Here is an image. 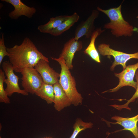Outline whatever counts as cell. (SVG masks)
I'll return each instance as SVG.
<instances>
[{
    "instance_id": "cell-1",
    "label": "cell",
    "mask_w": 138,
    "mask_h": 138,
    "mask_svg": "<svg viewBox=\"0 0 138 138\" xmlns=\"http://www.w3.org/2000/svg\"><path fill=\"white\" fill-rule=\"evenodd\" d=\"M10 62L14 71L20 73L26 67H34L41 59L49 62L48 58L39 51L29 38L26 37L19 45L7 48Z\"/></svg>"
},
{
    "instance_id": "cell-2",
    "label": "cell",
    "mask_w": 138,
    "mask_h": 138,
    "mask_svg": "<svg viewBox=\"0 0 138 138\" xmlns=\"http://www.w3.org/2000/svg\"><path fill=\"white\" fill-rule=\"evenodd\" d=\"M117 7L103 9L98 6L97 9L105 14L109 18L110 21L104 24L103 28L111 30L112 34L116 37L123 36L130 37L133 32L137 30L124 19L121 12L123 2Z\"/></svg>"
},
{
    "instance_id": "cell-3",
    "label": "cell",
    "mask_w": 138,
    "mask_h": 138,
    "mask_svg": "<svg viewBox=\"0 0 138 138\" xmlns=\"http://www.w3.org/2000/svg\"><path fill=\"white\" fill-rule=\"evenodd\" d=\"M60 65L61 71L58 83L61 85L72 104L77 106L82 104L83 98L76 87L75 78L73 76L62 57L56 58L51 57Z\"/></svg>"
},
{
    "instance_id": "cell-4",
    "label": "cell",
    "mask_w": 138,
    "mask_h": 138,
    "mask_svg": "<svg viewBox=\"0 0 138 138\" xmlns=\"http://www.w3.org/2000/svg\"><path fill=\"white\" fill-rule=\"evenodd\" d=\"M98 49L100 54L103 56H112L114 57V61L110 68L112 71L118 65H121L124 70L126 67V63L129 60L132 59H138V52L129 54L117 51L110 48L109 44L101 43L98 45Z\"/></svg>"
},
{
    "instance_id": "cell-5",
    "label": "cell",
    "mask_w": 138,
    "mask_h": 138,
    "mask_svg": "<svg viewBox=\"0 0 138 138\" xmlns=\"http://www.w3.org/2000/svg\"><path fill=\"white\" fill-rule=\"evenodd\" d=\"M21 84L24 90L27 93L35 94L43 83L41 76L34 68L26 67L21 70Z\"/></svg>"
},
{
    "instance_id": "cell-6",
    "label": "cell",
    "mask_w": 138,
    "mask_h": 138,
    "mask_svg": "<svg viewBox=\"0 0 138 138\" xmlns=\"http://www.w3.org/2000/svg\"><path fill=\"white\" fill-rule=\"evenodd\" d=\"M2 67L7 77V78L5 79L4 82L6 84L5 90L8 96H11L15 93L25 96L28 95V93L24 89H20L18 83L19 77L14 74L12 65L10 62H4L2 63Z\"/></svg>"
},
{
    "instance_id": "cell-7",
    "label": "cell",
    "mask_w": 138,
    "mask_h": 138,
    "mask_svg": "<svg viewBox=\"0 0 138 138\" xmlns=\"http://www.w3.org/2000/svg\"><path fill=\"white\" fill-rule=\"evenodd\" d=\"M138 68V62L132 65H129L119 73H114L115 76L119 79L118 84L115 87L103 92H113L117 91L124 86H131L136 89L137 83L134 80L136 72Z\"/></svg>"
},
{
    "instance_id": "cell-8",
    "label": "cell",
    "mask_w": 138,
    "mask_h": 138,
    "mask_svg": "<svg viewBox=\"0 0 138 138\" xmlns=\"http://www.w3.org/2000/svg\"><path fill=\"white\" fill-rule=\"evenodd\" d=\"M82 47V42L76 40L74 37L70 39L64 45L59 57L63 59L69 69L73 68L72 61L75 53L80 50Z\"/></svg>"
},
{
    "instance_id": "cell-9",
    "label": "cell",
    "mask_w": 138,
    "mask_h": 138,
    "mask_svg": "<svg viewBox=\"0 0 138 138\" xmlns=\"http://www.w3.org/2000/svg\"><path fill=\"white\" fill-rule=\"evenodd\" d=\"M99 11L94 10L91 14L85 21H82L77 26L75 31V39L78 40L82 37L85 36L88 39L90 37L95 30L94 22L98 16Z\"/></svg>"
},
{
    "instance_id": "cell-10",
    "label": "cell",
    "mask_w": 138,
    "mask_h": 138,
    "mask_svg": "<svg viewBox=\"0 0 138 138\" xmlns=\"http://www.w3.org/2000/svg\"><path fill=\"white\" fill-rule=\"evenodd\" d=\"M34 67L41 76L44 83L53 85L58 82L60 74L51 68L45 60H40Z\"/></svg>"
},
{
    "instance_id": "cell-11",
    "label": "cell",
    "mask_w": 138,
    "mask_h": 138,
    "mask_svg": "<svg viewBox=\"0 0 138 138\" xmlns=\"http://www.w3.org/2000/svg\"><path fill=\"white\" fill-rule=\"evenodd\" d=\"M1 1L9 3L14 7V10L10 12L8 15L12 19H17L22 16L30 18L36 12L35 8L27 6L20 0H1Z\"/></svg>"
},
{
    "instance_id": "cell-12",
    "label": "cell",
    "mask_w": 138,
    "mask_h": 138,
    "mask_svg": "<svg viewBox=\"0 0 138 138\" xmlns=\"http://www.w3.org/2000/svg\"><path fill=\"white\" fill-rule=\"evenodd\" d=\"M53 86L54 94V106L56 110L60 111L64 108L70 106L72 103L58 82Z\"/></svg>"
},
{
    "instance_id": "cell-13",
    "label": "cell",
    "mask_w": 138,
    "mask_h": 138,
    "mask_svg": "<svg viewBox=\"0 0 138 138\" xmlns=\"http://www.w3.org/2000/svg\"><path fill=\"white\" fill-rule=\"evenodd\" d=\"M111 119L116 121L115 122H110L113 124H118L124 128L122 130H126L131 132L135 138H138V131L137 123L138 121V114L130 118H124L115 116L112 117Z\"/></svg>"
},
{
    "instance_id": "cell-14",
    "label": "cell",
    "mask_w": 138,
    "mask_h": 138,
    "mask_svg": "<svg viewBox=\"0 0 138 138\" xmlns=\"http://www.w3.org/2000/svg\"><path fill=\"white\" fill-rule=\"evenodd\" d=\"M105 30H102L101 28H99L95 30L90 37V42L87 47L84 51V53L89 56L92 59L98 63L101 62L99 54L95 45L96 39Z\"/></svg>"
},
{
    "instance_id": "cell-15",
    "label": "cell",
    "mask_w": 138,
    "mask_h": 138,
    "mask_svg": "<svg viewBox=\"0 0 138 138\" xmlns=\"http://www.w3.org/2000/svg\"><path fill=\"white\" fill-rule=\"evenodd\" d=\"M79 18V16L76 13H74L72 15H70L69 17L58 27L51 31L49 33L55 36L62 34L77 22Z\"/></svg>"
},
{
    "instance_id": "cell-16",
    "label": "cell",
    "mask_w": 138,
    "mask_h": 138,
    "mask_svg": "<svg viewBox=\"0 0 138 138\" xmlns=\"http://www.w3.org/2000/svg\"><path fill=\"white\" fill-rule=\"evenodd\" d=\"M70 15H64L51 17L47 23L39 26L38 29L40 32L49 33L51 31L58 27Z\"/></svg>"
},
{
    "instance_id": "cell-17",
    "label": "cell",
    "mask_w": 138,
    "mask_h": 138,
    "mask_svg": "<svg viewBox=\"0 0 138 138\" xmlns=\"http://www.w3.org/2000/svg\"><path fill=\"white\" fill-rule=\"evenodd\" d=\"M35 94L45 100L48 104L53 103L54 94L53 86L43 83Z\"/></svg>"
},
{
    "instance_id": "cell-18",
    "label": "cell",
    "mask_w": 138,
    "mask_h": 138,
    "mask_svg": "<svg viewBox=\"0 0 138 138\" xmlns=\"http://www.w3.org/2000/svg\"><path fill=\"white\" fill-rule=\"evenodd\" d=\"M93 125V124L91 122H84L81 119L77 118L73 126V132L70 138H76L80 132L87 129L91 128Z\"/></svg>"
},
{
    "instance_id": "cell-19",
    "label": "cell",
    "mask_w": 138,
    "mask_h": 138,
    "mask_svg": "<svg viewBox=\"0 0 138 138\" xmlns=\"http://www.w3.org/2000/svg\"><path fill=\"white\" fill-rule=\"evenodd\" d=\"M135 75V78L137 83V86L136 91L132 97L129 100H127V102L124 104L121 105L114 104L110 105V106L119 110H121L123 109H126L131 110V109L128 106L129 104L131 102H134L136 99L138 98V70L136 71Z\"/></svg>"
},
{
    "instance_id": "cell-20",
    "label": "cell",
    "mask_w": 138,
    "mask_h": 138,
    "mask_svg": "<svg viewBox=\"0 0 138 138\" xmlns=\"http://www.w3.org/2000/svg\"><path fill=\"white\" fill-rule=\"evenodd\" d=\"M5 74L4 71L0 69V102L9 104L10 102V100L4 87V83L5 79Z\"/></svg>"
},
{
    "instance_id": "cell-21",
    "label": "cell",
    "mask_w": 138,
    "mask_h": 138,
    "mask_svg": "<svg viewBox=\"0 0 138 138\" xmlns=\"http://www.w3.org/2000/svg\"><path fill=\"white\" fill-rule=\"evenodd\" d=\"M9 54L7 50L4 43V36L2 34V37L0 38V65L5 56H8Z\"/></svg>"
},
{
    "instance_id": "cell-22",
    "label": "cell",
    "mask_w": 138,
    "mask_h": 138,
    "mask_svg": "<svg viewBox=\"0 0 138 138\" xmlns=\"http://www.w3.org/2000/svg\"><path fill=\"white\" fill-rule=\"evenodd\" d=\"M45 138H50V137H46Z\"/></svg>"
},
{
    "instance_id": "cell-23",
    "label": "cell",
    "mask_w": 138,
    "mask_h": 138,
    "mask_svg": "<svg viewBox=\"0 0 138 138\" xmlns=\"http://www.w3.org/2000/svg\"><path fill=\"white\" fill-rule=\"evenodd\" d=\"M0 138H2V137H1V136H0Z\"/></svg>"
},
{
    "instance_id": "cell-24",
    "label": "cell",
    "mask_w": 138,
    "mask_h": 138,
    "mask_svg": "<svg viewBox=\"0 0 138 138\" xmlns=\"http://www.w3.org/2000/svg\"><path fill=\"white\" fill-rule=\"evenodd\" d=\"M138 131V127H137Z\"/></svg>"
}]
</instances>
